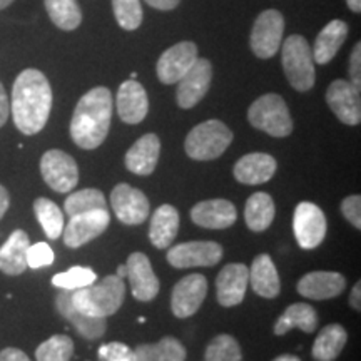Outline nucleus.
Masks as SVG:
<instances>
[{
	"label": "nucleus",
	"mask_w": 361,
	"mask_h": 361,
	"mask_svg": "<svg viewBox=\"0 0 361 361\" xmlns=\"http://www.w3.org/2000/svg\"><path fill=\"white\" fill-rule=\"evenodd\" d=\"M8 204H11V197H8L7 189L0 184V219L4 218L8 209Z\"/></svg>",
	"instance_id": "de8ad7c7"
},
{
	"label": "nucleus",
	"mask_w": 361,
	"mask_h": 361,
	"mask_svg": "<svg viewBox=\"0 0 361 361\" xmlns=\"http://www.w3.org/2000/svg\"><path fill=\"white\" fill-rule=\"evenodd\" d=\"M40 174L49 188L61 194L72 191L79 183L78 162L61 149L45 152L40 159Z\"/></svg>",
	"instance_id": "6e6552de"
},
{
	"label": "nucleus",
	"mask_w": 361,
	"mask_h": 361,
	"mask_svg": "<svg viewBox=\"0 0 361 361\" xmlns=\"http://www.w3.org/2000/svg\"><path fill=\"white\" fill-rule=\"evenodd\" d=\"M273 361H301V360L295 355H281L278 356V358H274Z\"/></svg>",
	"instance_id": "3c124183"
},
{
	"label": "nucleus",
	"mask_w": 361,
	"mask_h": 361,
	"mask_svg": "<svg viewBox=\"0 0 361 361\" xmlns=\"http://www.w3.org/2000/svg\"><path fill=\"white\" fill-rule=\"evenodd\" d=\"M112 119V94L94 87L79 99L71 121V137L80 149L92 151L106 141Z\"/></svg>",
	"instance_id": "f03ea898"
},
{
	"label": "nucleus",
	"mask_w": 361,
	"mask_h": 361,
	"mask_svg": "<svg viewBox=\"0 0 361 361\" xmlns=\"http://www.w3.org/2000/svg\"><path fill=\"white\" fill-rule=\"evenodd\" d=\"M117 114L126 124H139L149 112V97L146 89L137 80L129 79L121 84L116 97Z\"/></svg>",
	"instance_id": "6ab92c4d"
},
{
	"label": "nucleus",
	"mask_w": 361,
	"mask_h": 361,
	"mask_svg": "<svg viewBox=\"0 0 361 361\" xmlns=\"http://www.w3.org/2000/svg\"><path fill=\"white\" fill-rule=\"evenodd\" d=\"M117 276L119 278L128 276V268H126V264H121L119 268H117Z\"/></svg>",
	"instance_id": "603ef678"
},
{
	"label": "nucleus",
	"mask_w": 361,
	"mask_h": 361,
	"mask_svg": "<svg viewBox=\"0 0 361 361\" xmlns=\"http://www.w3.org/2000/svg\"><path fill=\"white\" fill-rule=\"evenodd\" d=\"M278 169V162L273 156L264 154V152H251V154L243 156L236 164H234V178L241 184L247 186H258V184L268 183Z\"/></svg>",
	"instance_id": "4be33fe9"
},
{
	"label": "nucleus",
	"mask_w": 361,
	"mask_h": 361,
	"mask_svg": "<svg viewBox=\"0 0 361 361\" xmlns=\"http://www.w3.org/2000/svg\"><path fill=\"white\" fill-rule=\"evenodd\" d=\"M274 213H276V207H274V201L269 194L255 192L246 201L245 219L251 231H266L273 223Z\"/></svg>",
	"instance_id": "2f4dec72"
},
{
	"label": "nucleus",
	"mask_w": 361,
	"mask_h": 361,
	"mask_svg": "<svg viewBox=\"0 0 361 361\" xmlns=\"http://www.w3.org/2000/svg\"><path fill=\"white\" fill-rule=\"evenodd\" d=\"M97 281L96 273L90 268H84V266H74V268L59 273L52 278V284L61 290L75 291L80 288L90 286L92 283Z\"/></svg>",
	"instance_id": "4c0bfd02"
},
{
	"label": "nucleus",
	"mask_w": 361,
	"mask_h": 361,
	"mask_svg": "<svg viewBox=\"0 0 361 361\" xmlns=\"http://www.w3.org/2000/svg\"><path fill=\"white\" fill-rule=\"evenodd\" d=\"M283 69L288 82L298 92H308L314 85L316 72L311 47L303 35H290L281 44Z\"/></svg>",
	"instance_id": "20e7f679"
},
{
	"label": "nucleus",
	"mask_w": 361,
	"mask_h": 361,
	"mask_svg": "<svg viewBox=\"0 0 361 361\" xmlns=\"http://www.w3.org/2000/svg\"><path fill=\"white\" fill-rule=\"evenodd\" d=\"M111 206L116 218L129 226L142 224L151 211L146 194L126 183L117 184L111 191Z\"/></svg>",
	"instance_id": "f8f14e48"
},
{
	"label": "nucleus",
	"mask_w": 361,
	"mask_h": 361,
	"mask_svg": "<svg viewBox=\"0 0 361 361\" xmlns=\"http://www.w3.org/2000/svg\"><path fill=\"white\" fill-rule=\"evenodd\" d=\"M126 284L117 274L102 278L99 283L72 291L71 303L82 314L107 318L119 311L124 303Z\"/></svg>",
	"instance_id": "7ed1b4c3"
},
{
	"label": "nucleus",
	"mask_w": 361,
	"mask_h": 361,
	"mask_svg": "<svg viewBox=\"0 0 361 361\" xmlns=\"http://www.w3.org/2000/svg\"><path fill=\"white\" fill-rule=\"evenodd\" d=\"M146 2L157 11H173L179 6L180 0H146Z\"/></svg>",
	"instance_id": "49530a36"
},
{
	"label": "nucleus",
	"mask_w": 361,
	"mask_h": 361,
	"mask_svg": "<svg viewBox=\"0 0 361 361\" xmlns=\"http://www.w3.org/2000/svg\"><path fill=\"white\" fill-rule=\"evenodd\" d=\"M74 355V341L67 335H54L35 350L37 361H71Z\"/></svg>",
	"instance_id": "c9c22d12"
},
{
	"label": "nucleus",
	"mask_w": 361,
	"mask_h": 361,
	"mask_svg": "<svg viewBox=\"0 0 361 361\" xmlns=\"http://www.w3.org/2000/svg\"><path fill=\"white\" fill-rule=\"evenodd\" d=\"M318 326V314L313 306L306 303H295L288 306L284 313L279 316L276 324H274V335L283 336L293 328L301 329L305 333H314Z\"/></svg>",
	"instance_id": "c85d7f7f"
},
{
	"label": "nucleus",
	"mask_w": 361,
	"mask_h": 361,
	"mask_svg": "<svg viewBox=\"0 0 361 361\" xmlns=\"http://www.w3.org/2000/svg\"><path fill=\"white\" fill-rule=\"evenodd\" d=\"M213 79V67L207 59H196L189 69L178 82V104L180 109H192L196 104L202 101L209 90Z\"/></svg>",
	"instance_id": "ddd939ff"
},
{
	"label": "nucleus",
	"mask_w": 361,
	"mask_h": 361,
	"mask_svg": "<svg viewBox=\"0 0 361 361\" xmlns=\"http://www.w3.org/2000/svg\"><path fill=\"white\" fill-rule=\"evenodd\" d=\"M72 291L62 290L56 298V306L64 318L69 322L72 326L78 329V333L85 340H97V338L104 336L107 329L106 318H94V316L82 314L78 311L71 303Z\"/></svg>",
	"instance_id": "5701e85b"
},
{
	"label": "nucleus",
	"mask_w": 361,
	"mask_h": 361,
	"mask_svg": "<svg viewBox=\"0 0 361 361\" xmlns=\"http://www.w3.org/2000/svg\"><path fill=\"white\" fill-rule=\"evenodd\" d=\"M326 102L335 116L346 126H358L361 121V97L348 80L336 79L329 84L326 90Z\"/></svg>",
	"instance_id": "4468645a"
},
{
	"label": "nucleus",
	"mask_w": 361,
	"mask_h": 361,
	"mask_svg": "<svg viewBox=\"0 0 361 361\" xmlns=\"http://www.w3.org/2000/svg\"><path fill=\"white\" fill-rule=\"evenodd\" d=\"M346 288V279L340 273L335 271H313V273L305 274L298 281L296 290L301 296L310 298V300H333L340 296Z\"/></svg>",
	"instance_id": "aec40b11"
},
{
	"label": "nucleus",
	"mask_w": 361,
	"mask_h": 361,
	"mask_svg": "<svg viewBox=\"0 0 361 361\" xmlns=\"http://www.w3.org/2000/svg\"><path fill=\"white\" fill-rule=\"evenodd\" d=\"M30 246V239L25 231L16 229L2 247H0V271L8 276H19L29 268L27 266V250Z\"/></svg>",
	"instance_id": "393cba45"
},
{
	"label": "nucleus",
	"mask_w": 361,
	"mask_h": 361,
	"mask_svg": "<svg viewBox=\"0 0 361 361\" xmlns=\"http://www.w3.org/2000/svg\"><path fill=\"white\" fill-rule=\"evenodd\" d=\"M109 223V209H94L87 211V213L71 216L69 224H67L64 231H62V238H64L66 246L75 250V247L87 245L92 239L101 236V234L107 229Z\"/></svg>",
	"instance_id": "9b49d317"
},
{
	"label": "nucleus",
	"mask_w": 361,
	"mask_h": 361,
	"mask_svg": "<svg viewBox=\"0 0 361 361\" xmlns=\"http://www.w3.org/2000/svg\"><path fill=\"white\" fill-rule=\"evenodd\" d=\"M45 11L61 30H75L82 22V11L78 0H44Z\"/></svg>",
	"instance_id": "473e14b6"
},
{
	"label": "nucleus",
	"mask_w": 361,
	"mask_h": 361,
	"mask_svg": "<svg viewBox=\"0 0 361 361\" xmlns=\"http://www.w3.org/2000/svg\"><path fill=\"white\" fill-rule=\"evenodd\" d=\"M117 24L124 30H135L142 24L141 0H112Z\"/></svg>",
	"instance_id": "58836bf2"
},
{
	"label": "nucleus",
	"mask_w": 361,
	"mask_h": 361,
	"mask_svg": "<svg viewBox=\"0 0 361 361\" xmlns=\"http://www.w3.org/2000/svg\"><path fill=\"white\" fill-rule=\"evenodd\" d=\"M171 266L179 269L197 268L204 266L211 268L223 258V247L214 241H189L171 246L166 256Z\"/></svg>",
	"instance_id": "9d476101"
},
{
	"label": "nucleus",
	"mask_w": 361,
	"mask_h": 361,
	"mask_svg": "<svg viewBox=\"0 0 361 361\" xmlns=\"http://www.w3.org/2000/svg\"><path fill=\"white\" fill-rule=\"evenodd\" d=\"M204 361H243L241 346L231 335H218L207 345Z\"/></svg>",
	"instance_id": "e433bc0d"
},
{
	"label": "nucleus",
	"mask_w": 361,
	"mask_h": 361,
	"mask_svg": "<svg viewBox=\"0 0 361 361\" xmlns=\"http://www.w3.org/2000/svg\"><path fill=\"white\" fill-rule=\"evenodd\" d=\"M99 358L104 361H137L134 351L128 345L119 341L107 343L99 348Z\"/></svg>",
	"instance_id": "a19ab883"
},
{
	"label": "nucleus",
	"mask_w": 361,
	"mask_h": 361,
	"mask_svg": "<svg viewBox=\"0 0 361 361\" xmlns=\"http://www.w3.org/2000/svg\"><path fill=\"white\" fill-rule=\"evenodd\" d=\"M231 142V129L218 119H209L191 129L184 141V149L194 161H213L223 154Z\"/></svg>",
	"instance_id": "39448f33"
},
{
	"label": "nucleus",
	"mask_w": 361,
	"mask_h": 361,
	"mask_svg": "<svg viewBox=\"0 0 361 361\" xmlns=\"http://www.w3.org/2000/svg\"><path fill=\"white\" fill-rule=\"evenodd\" d=\"M34 213L42 226L45 236L49 239H59L64 231V214L56 202L47 197H37L34 201Z\"/></svg>",
	"instance_id": "72a5a7b5"
},
{
	"label": "nucleus",
	"mask_w": 361,
	"mask_h": 361,
	"mask_svg": "<svg viewBox=\"0 0 361 361\" xmlns=\"http://www.w3.org/2000/svg\"><path fill=\"white\" fill-rule=\"evenodd\" d=\"M346 4H348V7L353 12H356V13L361 12V0H346Z\"/></svg>",
	"instance_id": "8fccbe9b"
},
{
	"label": "nucleus",
	"mask_w": 361,
	"mask_h": 361,
	"mask_svg": "<svg viewBox=\"0 0 361 361\" xmlns=\"http://www.w3.org/2000/svg\"><path fill=\"white\" fill-rule=\"evenodd\" d=\"M250 269L241 263L226 264L216 278V296L218 303L224 308H231L245 300Z\"/></svg>",
	"instance_id": "f3484780"
},
{
	"label": "nucleus",
	"mask_w": 361,
	"mask_h": 361,
	"mask_svg": "<svg viewBox=\"0 0 361 361\" xmlns=\"http://www.w3.org/2000/svg\"><path fill=\"white\" fill-rule=\"evenodd\" d=\"M0 361H30V358L19 348H4L0 351Z\"/></svg>",
	"instance_id": "a18cd8bd"
},
{
	"label": "nucleus",
	"mask_w": 361,
	"mask_h": 361,
	"mask_svg": "<svg viewBox=\"0 0 361 361\" xmlns=\"http://www.w3.org/2000/svg\"><path fill=\"white\" fill-rule=\"evenodd\" d=\"M8 114H11V104H8L6 89H4L2 82H0V128L7 123Z\"/></svg>",
	"instance_id": "c03bdc74"
},
{
	"label": "nucleus",
	"mask_w": 361,
	"mask_h": 361,
	"mask_svg": "<svg viewBox=\"0 0 361 361\" xmlns=\"http://www.w3.org/2000/svg\"><path fill=\"white\" fill-rule=\"evenodd\" d=\"M161 141L156 134H144L126 154V168L137 176H151L159 161Z\"/></svg>",
	"instance_id": "b1692460"
},
{
	"label": "nucleus",
	"mask_w": 361,
	"mask_h": 361,
	"mask_svg": "<svg viewBox=\"0 0 361 361\" xmlns=\"http://www.w3.org/2000/svg\"><path fill=\"white\" fill-rule=\"evenodd\" d=\"M13 2V0H0V11H4V8H7Z\"/></svg>",
	"instance_id": "864d4df0"
},
{
	"label": "nucleus",
	"mask_w": 361,
	"mask_h": 361,
	"mask_svg": "<svg viewBox=\"0 0 361 361\" xmlns=\"http://www.w3.org/2000/svg\"><path fill=\"white\" fill-rule=\"evenodd\" d=\"M197 59V47L194 42H179L162 52L156 66L157 78L162 84H178L179 79L191 69Z\"/></svg>",
	"instance_id": "dca6fc26"
},
{
	"label": "nucleus",
	"mask_w": 361,
	"mask_h": 361,
	"mask_svg": "<svg viewBox=\"0 0 361 361\" xmlns=\"http://www.w3.org/2000/svg\"><path fill=\"white\" fill-rule=\"evenodd\" d=\"M346 341H348V333L341 324H328L316 336L313 345V358L316 361H335L345 348Z\"/></svg>",
	"instance_id": "c756f323"
},
{
	"label": "nucleus",
	"mask_w": 361,
	"mask_h": 361,
	"mask_svg": "<svg viewBox=\"0 0 361 361\" xmlns=\"http://www.w3.org/2000/svg\"><path fill=\"white\" fill-rule=\"evenodd\" d=\"M236 207L228 200L201 201L191 209L192 223L206 229H226L236 223Z\"/></svg>",
	"instance_id": "412c9836"
},
{
	"label": "nucleus",
	"mask_w": 361,
	"mask_h": 361,
	"mask_svg": "<svg viewBox=\"0 0 361 361\" xmlns=\"http://www.w3.org/2000/svg\"><path fill=\"white\" fill-rule=\"evenodd\" d=\"M179 231V213L174 206L162 204L151 218L149 239L157 250H166L173 245Z\"/></svg>",
	"instance_id": "cd10ccee"
},
{
	"label": "nucleus",
	"mask_w": 361,
	"mask_h": 361,
	"mask_svg": "<svg viewBox=\"0 0 361 361\" xmlns=\"http://www.w3.org/2000/svg\"><path fill=\"white\" fill-rule=\"evenodd\" d=\"M341 213L351 224L355 226L356 229H361V197L358 194H356V196H348L346 200H343Z\"/></svg>",
	"instance_id": "79ce46f5"
},
{
	"label": "nucleus",
	"mask_w": 361,
	"mask_h": 361,
	"mask_svg": "<svg viewBox=\"0 0 361 361\" xmlns=\"http://www.w3.org/2000/svg\"><path fill=\"white\" fill-rule=\"evenodd\" d=\"M54 251L52 247L45 243H35L30 245L27 250V266L32 269L44 268V266H51L54 263Z\"/></svg>",
	"instance_id": "ea45409f"
},
{
	"label": "nucleus",
	"mask_w": 361,
	"mask_h": 361,
	"mask_svg": "<svg viewBox=\"0 0 361 361\" xmlns=\"http://www.w3.org/2000/svg\"><path fill=\"white\" fill-rule=\"evenodd\" d=\"M247 121L252 128L273 137H286L293 133V121L286 102L278 94H264L251 104Z\"/></svg>",
	"instance_id": "423d86ee"
},
{
	"label": "nucleus",
	"mask_w": 361,
	"mask_h": 361,
	"mask_svg": "<svg viewBox=\"0 0 361 361\" xmlns=\"http://www.w3.org/2000/svg\"><path fill=\"white\" fill-rule=\"evenodd\" d=\"M137 361H184L186 348L178 338L164 336L157 343H144L134 350Z\"/></svg>",
	"instance_id": "7c9ffc66"
},
{
	"label": "nucleus",
	"mask_w": 361,
	"mask_h": 361,
	"mask_svg": "<svg viewBox=\"0 0 361 361\" xmlns=\"http://www.w3.org/2000/svg\"><path fill=\"white\" fill-rule=\"evenodd\" d=\"M360 291H361V283H356L351 290L350 295V306L356 311L361 310V300H360Z\"/></svg>",
	"instance_id": "09e8293b"
},
{
	"label": "nucleus",
	"mask_w": 361,
	"mask_h": 361,
	"mask_svg": "<svg viewBox=\"0 0 361 361\" xmlns=\"http://www.w3.org/2000/svg\"><path fill=\"white\" fill-rule=\"evenodd\" d=\"M130 291L137 301H151L159 293V279L152 271L151 261L144 252H133L126 263Z\"/></svg>",
	"instance_id": "a211bd4d"
},
{
	"label": "nucleus",
	"mask_w": 361,
	"mask_h": 361,
	"mask_svg": "<svg viewBox=\"0 0 361 361\" xmlns=\"http://www.w3.org/2000/svg\"><path fill=\"white\" fill-rule=\"evenodd\" d=\"M283 13L279 11H274V8L261 12L251 30V51L259 59H271L273 56H276V52L283 44Z\"/></svg>",
	"instance_id": "0eeeda50"
},
{
	"label": "nucleus",
	"mask_w": 361,
	"mask_h": 361,
	"mask_svg": "<svg viewBox=\"0 0 361 361\" xmlns=\"http://www.w3.org/2000/svg\"><path fill=\"white\" fill-rule=\"evenodd\" d=\"M52 109V89L42 72L25 69L17 75L12 87L11 112L16 128L25 135L40 133Z\"/></svg>",
	"instance_id": "f257e3e1"
},
{
	"label": "nucleus",
	"mask_w": 361,
	"mask_h": 361,
	"mask_svg": "<svg viewBox=\"0 0 361 361\" xmlns=\"http://www.w3.org/2000/svg\"><path fill=\"white\" fill-rule=\"evenodd\" d=\"M293 231L296 241L303 250H314L326 236V218L313 202H300L293 216Z\"/></svg>",
	"instance_id": "1a4fd4ad"
},
{
	"label": "nucleus",
	"mask_w": 361,
	"mask_h": 361,
	"mask_svg": "<svg viewBox=\"0 0 361 361\" xmlns=\"http://www.w3.org/2000/svg\"><path fill=\"white\" fill-rule=\"evenodd\" d=\"M207 295V281L202 274H188L174 286L171 310L176 318H189L201 308Z\"/></svg>",
	"instance_id": "2eb2a0df"
},
{
	"label": "nucleus",
	"mask_w": 361,
	"mask_h": 361,
	"mask_svg": "<svg viewBox=\"0 0 361 361\" xmlns=\"http://www.w3.org/2000/svg\"><path fill=\"white\" fill-rule=\"evenodd\" d=\"M250 283L252 291L261 298H266V300H273L279 295L281 283H279L276 266L269 258V255H259L252 261L250 269Z\"/></svg>",
	"instance_id": "bb28decb"
},
{
	"label": "nucleus",
	"mask_w": 361,
	"mask_h": 361,
	"mask_svg": "<svg viewBox=\"0 0 361 361\" xmlns=\"http://www.w3.org/2000/svg\"><path fill=\"white\" fill-rule=\"evenodd\" d=\"M348 24L340 19L331 20L329 24L323 27V30L314 40V49L311 51L316 64L324 66L333 61V57L341 49L343 42L348 37Z\"/></svg>",
	"instance_id": "a878e982"
},
{
	"label": "nucleus",
	"mask_w": 361,
	"mask_h": 361,
	"mask_svg": "<svg viewBox=\"0 0 361 361\" xmlns=\"http://www.w3.org/2000/svg\"><path fill=\"white\" fill-rule=\"evenodd\" d=\"M94 209H107L106 197L99 189H82V191L72 192L64 202V211L69 216L87 213Z\"/></svg>",
	"instance_id": "f704fd0d"
},
{
	"label": "nucleus",
	"mask_w": 361,
	"mask_h": 361,
	"mask_svg": "<svg viewBox=\"0 0 361 361\" xmlns=\"http://www.w3.org/2000/svg\"><path fill=\"white\" fill-rule=\"evenodd\" d=\"M350 79L356 89H361V44L355 45L350 57Z\"/></svg>",
	"instance_id": "37998d69"
}]
</instances>
